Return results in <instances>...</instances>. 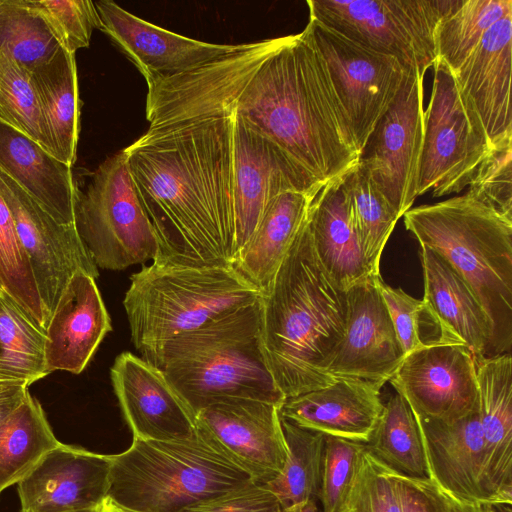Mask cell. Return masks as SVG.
<instances>
[{"mask_svg":"<svg viewBox=\"0 0 512 512\" xmlns=\"http://www.w3.org/2000/svg\"><path fill=\"white\" fill-rule=\"evenodd\" d=\"M306 29L326 63L361 156L396 98L407 69L396 58L358 44L316 20L309 19Z\"/></svg>","mask_w":512,"mask_h":512,"instance_id":"7c38bea8","label":"cell"},{"mask_svg":"<svg viewBox=\"0 0 512 512\" xmlns=\"http://www.w3.org/2000/svg\"><path fill=\"white\" fill-rule=\"evenodd\" d=\"M382 387L367 380L339 379L327 387L285 398L279 414L302 428L366 443L383 410Z\"/></svg>","mask_w":512,"mask_h":512,"instance_id":"484cf974","label":"cell"},{"mask_svg":"<svg viewBox=\"0 0 512 512\" xmlns=\"http://www.w3.org/2000/svg\"><path fill=\"white\" fill-rule=\"evenodd\" d=\"M364 452L362 442L324 435L317 496L322 512H345Z\"/></svg>","mask_w":512,"mask_h":512,"instance_id":"60d3db41","label":"cell"},{"mask_svg":"<svg viewBox=\"0 0 512 512\" xmlns=\"http://www.w3.org/2000/svg\"><path fill=\"white\" fill-rule=\"evenodd\" d=\"M98 512H139L120 505L110 497L106 496L97 508Z\"/></svg>","mask_w":512,"mask_h":512,"instance_id":"f907efd6","label":"cell"},{"mask_svg":"<svg viewBox=\"0 0 512 512\" xmlns=\"http://www.w3.org/2000/svg\"><path fill=\"white\" fill-rule=\"evenodd\" d=\"M6 383H25L23 381H20L10 373L6 372L0 367V384H6ZM26 384V383H25Z\"/></svg>","mask_w":512,"mask_h":512,"instance_id":"db71d44e","label":"cell"},{"mask_svg":"<svg viewBox=\"0 0 512 512\" xmlns=\"http://www.w3.org/2000/svg\"><path fill=\"white\" fill-rule=\"evenodd\" d=\"M345 512H349L348 510H346Z\"/></svg>","mask_w":512,"mask_h":512,"instance_id":"6f0895ef","label":"cell"},{"mask_svg":"<svg viewBox=\"0 0 512 512\" xmlns=\"http://www.w3.org/2000/svg\"><path fill=\"white\" fill-rule=\"evenodd\" d=\"M60 48L59 40L32 0H0V54L31 72Z\"/></svg>","mask_w":512,"mask_h":512,"instance_id":"8d00e7d4","label":"cell"},{"mask_svg":"<svg viewBox=\"0 0 512 512\" xmlns=\"http://www.w3.org/2000/svg\"><path fill=\"white\" fill-rule=\"evenodd\" d=\"M50 154L73 167L80 131L81 101L75 54L63 47L31 71Z\"/></svg>","mask_w":512,"mask_h":512,"instance_id":"4dcf8cb0","label":"cell"},{"mask_svg":"<svg viewBox=\"0 0 512 512\" xmlns=\"http://www.w3.org/2000/svg\"><path fill=\"white\" fill-rule=\"evenodd\" d=\"M110 376L133 438L175 441L196 434L195 415L159 368L123 352L116 357Z\"/></svg>","mask_w":512,"mask_h":512,"instance_id":"d6986e66","label":"cell"},{"mask_svg":"<svg viewBox=\"0 0 512 512\" xmlns=\"http://www.w3.org/2000/svg\"><path fill=\"white\" fill-rule=\"evenodd\" d=\"M287 512H322L318 501L316 499H310L308 501H305L303 503H300L290 509L287 510Z\"/></svg>","mask_w":512,"mask_h":512,"instance_id":"816d5d0a","label":"cell"},{"mask_svg":"<svg viewBox=\"0 0 512 512\" xmlns=\"http://www.w3.org/2000/svg\"><path fill=\"white\" fill-rule=\"evenodd\" d=\"M60 443L42 405L29 393L24 402L0 423V494L18 484Z\"/></svg>","mask_w":512,"mask_h":512,"instance_id":"1f68e13d","label":"cell"},{"mask_svg":"<svg viewBox=\"0 0 512 512\" xmlns=\"http://www.w3.org/2000/svg\"><path fill=\"white\" fill-rule=\"evenodd\" d=\"M112 330L95 278L78 271L67 283L45 328L47 374H80Z\"/></svg>","mask_w":512,"mask_h":512,"instance_id":"603a6c76","label":"cell"},{"mask_svg":"<svg viewBox=\"0 0 512 512\" xmlns=\"http://www.w3.org/2000/svg\"><path fill=\"white\" fill-rule=\"evenodd\" d=\"M260 297L261 292L232 266L152 262L131 276L123 305L132 343L143 356Z\"/></svg>","mask_w":512,"mask_h":512,"instance_id":"52a82bcc","label":"cell"},{"mask_svg":"<svg viewBox=\"0 0 512 512\" xmlns=\"http://www.w3.org/2000/svg\"><path fill=\"white\" fill-rule=\"evenodd\" d=\"M346 510L349 512H401L394 472L375 459L366 449Z\"/></svg>","mask_w":512,"mask_h":512,"instance_id":"7bdbcfd3","label":"cell"},{"mask_svg":"<svg viewBox=\"0 0 512 512\" xmlns=\"http://www.w3.org/2000/svg\"><path fill=\"white\" fill-rule=\"evenodd\" d=\"M483 512H511V504L489 503L481 504Z\"/></svg>","mask_w":512,"mask_h":512,"instance_id":"f5cc1de1","label":"cell"},{"mask_svg":"<svg viewBox=\"0 0 512 512\" xmlns=\"http://www.w3.org/2000/svg\"><path fill=\"white\" fill-rule=\"evenodd\" d=\"M468 187V195L512 218V144L493 148Z\"/></svg>","mask_w":512,"mask_h":512,"instance_id":"ee69618b","label":"cell"},{"mask_svg":"<svg viewBox=\"0 0 512 512\" xmlns=\"http://www.w3.org/2000/svg\"><path fill=\"white\" fill-rule=\"evenodd\" d=\"M347 294L312 244L308 218L269 287L261 293L265 359L285 398L333 384L328 369L347 325Z\"/></svg>","mask_w":512,"mask_h":512,"instance_id":"3957f363","label":"cell"},{"mask_svg":"<svg viewBox=\"0 0 512 512\" xmlns=\"http://www.w3.org/2000/svg\"><path fill=\"white\" fill-rule=\"evenodd\" d=\"M434 77L424 110V134L417 197L459 193L493 150L472 102L454 72L442 60L433 63Z\"/></svg>","mask_w":512,"mask_h":512,"instance_id":"30bf717a","label":"cell"},{"mask_svg":"<svg viewBox=\"0 0 512 512\" xmlns=\"http://www.w3.org/2000/svg\"><path fill=\"white\" fill-rule=\"evenodd\" d=\"M25 383L0 384V423L6 420L29 394Z\"/></svg>","mask_w":512,"mask_h":512,"instance_id":"c3c4849f","label":"cell"},{"mask_svg":"<svg viewBox=\"0 0 512 512\" xmlns=\"http://www.w3.org/2000/svg\"><path fill=\"white\" fill-rule=\"evenodd\" d=\"M100 28L127 55L147 85L237 51L242 44H212L184 37L129 13L111 0L94 3Z\"/></svg>","mask_w":512,"mask_h":512,"instance_id":"ac0fdd59","label":"cell"},{"mask_svg":"<svg viewBox=\"0 0 512 512\" xmlns=\"http://www.w3.org/2000/svg\"><path fill=\"white\" fill-rule=\"evenodd\" d=\"M0 288L45 330L48 320L11 211L0 193Z\"/></svg>","mask_w":512,"mask_h":512,"instance_id":"f35d334b","label":"cell"},{"mask_svg":"<svg viewBox=\"0 0 512 512\" xmlns=\"http://www.w3.org/2000/svg\"><path fill=\"white\" fill-rule=\"evenodd\" d=\"M98 508V507H97ZM97 508L93 509H86V510H80V511H72V512H98Z\"/></svg>","mask_w":512,"mask_h":512,"instance_id":"11a10c76","label":"cell"},{"mask_svg":"<svg viewBox=\"0 0 512 512\" xmlns=\"http://www.w3.org/2000/svg\"><path fill=\"white\" fill-rule=\"evenodd\" d=\"M404 225L469 285L492 325L490 356L512 346V218L467 193L410 208Z\"/></svg>","mask_w":512,"mask_h":512,"instance_id":"5b68a950","label":"cell"},{"mask_svg":"<svg viewBox=\"0 0 512 512\" xmlns=\"http://www.w3.org/2000/svg\"><path fill=\"white\" fill-rule=\"evenodd\" d=\"M279 409L266 401L227 398L201 409L196 427L254 483L266 484L280 474L288 455Z\"/></svg>","mask_w":512,"mask_h":512,"instance_id":"e0dca14e","label":"cell"},{"mask_svg":"<svg viewBox=\"0 0 512 512\" xmlns=\"http://www.w3.org/2000/svg\"><path fill=\"white\" fill-rule=\"evenodd\" d=\"M345 181L366 265L372 276H378L382 252L400 217L360 159Z\"/></svg>","mask_w":512,"mask_h":512,"instance_id":"e575fe53","label":"cell"},{"mask_svg":"<svg viewBox=\"0 0 512 512\" xmlns=\"http://www.w3.org/2000/svg\"><path fill=\"white\" fill-rule=\"evenodd\" d=\"M76 226L97 267L122 270L154 260L159 245L123 150L95 171L76 205Z\"/></svg>","mask_w":512,"mask_h":512,"instance_id":"ba28073f","label":"cell"},{"mask_svg":"<svg viewBox=\"0 0 512 512\" xmlns=\"http://www.w3.org/2000/svg\"><path fill=\"white\" fill-rule=\"evenodd\" d=\"M288 455L280 474L262 484L278 499L285 511L316 499L319 492L324 435L282 418Z\"/></svg>","mask_w":512,"mask_h":512,"instance_id":"836d02e7","label":"cell"},{"mask_svg":"<svg viewBox=\"0 0 512 512\" xmlns=\"http://www.w3.org/2000/svg\"><path fill=\"white\" fill-rule=\"evenodd\" d=\"M512 14L496 22L454 72L493 148L512 144Z\"/></svg>","mask_w":512,"mask_h":512,"instance_id":"d4e9b609","label":"cell"},{"mask_svg":"<svg viewBox=\"0 0 512 512\" xmlns=\"http://www.w3.org/2000/svg\"><path fill=\"white\" fill-rule=\"evenodd\" d=\"M234 113L321 187L347 174L360 159L326 63L306 28L286 36L263 62Z\"/></svg>","mask_w":512,"mask_h":512,"instance_id":"7a4b0ae2","label":"cell"},{"mask_svg":"<svg viewBox=\"0 0 512 512\" xmlns=\"http://www.w3.org/2000/svg\"><path fill=\"white\" fill-rule=\"evenodd\" d=\"M484 468L497 503L512 504V359L476 360Z\"/></svg>","mask_w":512,"mask_h":512,"instance_id":"4316f807","label":"cell"},{"mask_svg":"<svg viewBox=\"0 0 512 512\" xmlns=\"http://www.w3.org/2000/svg\"><path fill=\"white\" fill-rule=\"evenodd\" d=\"M250 483L249 473L197 429L186 440L133 438L111 455L107 496L139 512H181Z\"/></svg>","mask_w":512,"mask_h":512,"instance_id":"8992f818","label":"cell"},{"mask_svg":"<svg viewBox=\"0 0 512 512\" xmlns=\"http://www.w3.org/2000/svg\"><path fill=\"white\" fill-rule=\"evenodd\" d=\"M415 417L429 479L459 500L479 505L497 503L485 474L479 411L454 422Z\"/></svg>","mask_w":512,"mask_h":512,"instance_id":"7402d4cb","label":"cell"},{"mask_svg":"<svg viewBox=\"0 0 512 512\" xmlns=\"http://www.w3.org/2000/svg\"><path fill=\"white\" fill-rule=\"evenodd\" d=\"M509 14L512 0H458L436 27V59L455 72L486 32Z\"/></svg>","mask_w":512,"mask_h":512,"instance_id":"d590c367","label":"cell"},{"mask_svg":"<svg viewBox=\"0 0 512 512\" xmlns=\"http://www.w3.org/2000/svg\"><path fill=\"white\" fill-rule=\"evenodd\" d=\"M61 46L74 53L89 46L92 31L100 28L94 2L90 0H32Z\"/></svg>","mask_w":512,"mask_h":512,"instance_id":"b9f144b4","label":"cell"},{"mask_svg":"<svg viewBox=\"0 0 512 512\" xmlns=\"http://www.w3.org/2000/svg\"><path fill=\"white\" fill-rule=\"evenodd\" d=\"M285 39L286 36L242 44L235 52L148 85V130L234 114L251 78Z\"/></svg>","mask_w":512,"mask_h":512,"instance_id":"8fae6325","label":"cell"},{"mask_svg":"<svg viewBox=\"0 0 512 512\" xmlns=\"http://www.w3.org/2000/svg\"><path fill=\"white\" fill-rule=\"evenodd\" d=\"M379 276L346 291V331L328 369L335 380L361 379L383 386L405 357L377 286Z\"/></svg>","mask_w":512,"mask_h":512,"instance_id":"ffe728a7","label":"cell"},{"mask_svg":"<svg viewBox=\"0 0 512 512\" xmlns=\"http://www.w3.org/2000/svg\"><path fill=\"white\" fill-rule=\"evenodd\" d=\"M345 176L320 189L309 209L308 227L323 269L340 289L347 291L376 276L369 272L363 256Z\"/></svg>","mask_w":512,"mask_h":512,"instance_id":"83f0119b","label":"cell"},{"mask_svg":"<svg viewBox=\"0 0 512 512\" xmlns=\"http://www.w3.org/2000/svg\"><path fill=\"white\" fill-rule=\"evenodd\" d=\"M0 167L55 221L76 223L79 192L72 167L1 122Z\"/></svg>","mask_w":512,"mask_h":512,"instance_id":"f1b7e54d","label":"cell"},{"mask_svg":"<svg viewBox=\"0 0 512 512\" xmlns=\"http://www.w3.org/2000/svg\"><path fill=\"white\" fill-rule=\"evenodd\" d=\"M0 122L50 153L31 72L3 54H0Z\"/></svg>","mask_w":512,"mask_h":512,"instance_id":"ab89813d","label":"cell"},{"mask_svg":"<svg viewBox=\"0 0 512 512\" xmlns=\"http://www.w3.org/2000/svg\"><path fill=\"white\" fill-rule=\"evenodd\" d=\"M319 191L279 195L270 203L249 240L235 252L230 266L261 293L277 274Z\"/></svg>","mask_w":512,"mask_h":512,"instance_id":"f546056e","label":"cell"},{"mask_svg":"<svg viewBox=\"0 0 512 512\" xmlns=\"http://www.w3.org/2000/svg\"><path fill=\"white\" fill-rule=\"evenodd\" d=\"M388 382L422 417L454 422L479 411L476 359L463 345L425 343Z\"/></svg>","mask_w":512,"mask_h":512,"instance_id":"2e32d148","label":"cell"},{"mask_svg":"<svg viewBox=\"0 0 512 512\" xmlns=\"http://www.w3.org/2000/svg\"><path fill=\"white\" fill-rule=\"evenodd\" d=\"M45 330L0 292V367L28 386L47 376Z\"/></svg>","mask_w":512,"mask_h":512,"instance_id":"74e56055","label":"cell"},{"mask_svg":"<svg viewBox=\"0 0 512 512\" xmlns=\"http://www.w3.org/2000/svg\"><path fill=\"white\" fill-rule=\"evenodd\" d=\"M376 282L404 355L407 356L425 344L419 329L424 308L422 299L410 296L402 288L389 286L381 276Z\"/></svg>","mask_w":512,"mask_h":512,"instance_id":"f6af8a7d","label":"cell"},{"mask_svg":"<svg viewBox=\"0 0 512 512\" xmlns=\"http://www.w3.org/2000/svg\"><path fill=\"white\" fill-rule=\"evenodd\" d=\"M424 76L417 68L407 69L396 98L360 156L399 217L417 198L424 134Z\"/></svg>","mask_w":512,"mask_h":512,"instance_id":"4fadbf2b","label":"cell"},{"mask_svg":"<svg viewBox=\"0 0 512 512\" xmlns=\"http://www.w3.org/2000/svg\"><path fill=\"white\" fill-rule=\"evenodd\" d=\"M401 512H448L445 497L430 479L409 478L394 472Z\"/></svg>","mask_w":512,"mask_h":512,"instance_id":"7dc6e473","label":"cell"},{"mask_svg":"<svg viewBox=\"0 0 512 512\" xmlns=\"http://www.w3.org/2000/svg\"><path fill=\"white\" fill-rule=\"evenodd\" d=\"M458 0H309V19L423 74L437 55L435 31Z\"/></svg>","mask_w":512,"mask_h":512,"instance_id":"9c48e42d","label":"cell"},{"mask_svg":"<svg viewBox=\"0 0 512 512\" xmlns=\"http://www.w3.org/2000/svg\"><path fill=\"white\" fill-rule=\"evenodd\" d=\"M5 199L27 254L47 320L72 276L83 271L95 279L98 267L75 224H60L45 212L1 167Z\"/></svg>","mask_w":512,"mask_h":512,"instance_id":"5bb4252c","label":"cell"},{"mask_svg":"<svg viewBox=\"0 0 512 512\" xmlns=\"http://www.w3.org/2000/svg\"><path fill=\"white\" fill-rule=\"evenodd\" d=\"M442 493L446 500L448 512H483L479 504L459 500L444 491Z\"/></svg>","mask_w":512,"mask_h":512,"instance_id":"681fc988","label":"cell"},{"mask_svg":"<svg viewBox=\"0 0 512 512\" xmlns=\"http://www.w3.org/2000/svg\"><path fill=\"white\" fill-rule=\"evenodd\" d=\"M235 252L256 230L270 203L286 192L320 190L274 142L233 114Z\"/></svg>","mask_w":512,"mask_h":512,"instance_id":"9a60e30c","label":"cell"},{"mask_svg":"<svg viewBox=\"0 0 512 512\" xmlns=\"http://www.w3.org/2000/svg\"><path fill=\"white\" fill-rule=\"evenodd\" d=\"M181 512H287L276 496L262 484L244 487L202 501Z\"/></svg>","mask_w":512,"mask_h":512,"instance_id":"bcb514c9","label":"cell"},{"mask_svg":"<svg viewBox=\"0 0 512 512\" xmlns=\"http://www.w3.org/2000/svg\"><path fill=\"white\" fill-rule=\"evenodd\" d=\"M141 357L164 373L195 416L227 398L279 406L285 400L263 351L261 297Z\"/></svg>","mask_w":512,"mask_h":512,"instance_id":"277c9868","label":"cell"},{"mask_svg":"<svg viewBox=\"0 0 512 512\" xmlns=\"http://www.w3.org/2000/svg\"><path fill=\"white\" fill-rule=\"evenodd\" d=\"M2 291V289L0 288V292Z\"/></svg>","mask_w":512,"mask_h":512,"instance_id":"9f6ffc18","label":"cell"},{"mask_svg":"<svg viewBox=\"0 0 512 512\" xmlns=\"http://www.w3.org/2000/svg\"><path fill=\"white\" fill-rule=\"evenodd\" d=\"M365 449L398 475L429 479L423 442L415 414L406 399L395 392L383 406Z\"/></svg>","mask_w":512,"mask_h":512,"instance_id":"d6a6232c","label":"cell"},{"mask_svg":"<svg viewBox=\"0 0 512 512\" xmlns=\"http://www.w3.org/2000/svg\"><path fill=\"white\" fill-rule=\"evenodd\" d=\"M419 254L424 280L422 314L438 330L431 343L463 345L476 360L489 357L491 321L469 285L431 248L420 245Z\"/></svg>","mask_w":512,"mask_h":512,"instance_id":"cb8c5ba5","label":"cell"},{"mask_svg":"<svg viewBox=\"0 0 512 512\" xmlns=\"http://www.w3.org/2000/svg\"><path fill=\"white\" fill-rule=\"evenodd\" d=\"M111 455L60 443L18 484L20 512L97 508L107 496Z\"/></svg>","mask_w":512,"mask_h":512,"instance_id":"44dd1931","label":"cell"},{"mask_svg":"<svg viewBox=\"0 0 512 512\" xmlns=\"http://www.w3.org/2000/svg\"><path fill=\"white\" fill-rule=\"evenodd\" d=\"M233 114L148 130L124 149L155 230L153 262L230 266L235 254Z\"/></svg>","mask_w":512,"mask_h":512,"instance_id":"6da1fadb","label":"cell"}]
</instances>
